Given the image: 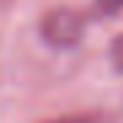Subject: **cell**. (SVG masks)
<instances>
[{"mask_svg": "<svg viewBox=\"0 0 123 123\" xmlns=\"http://www.w3.org/2000/svg\"><path fill=\"white\" fill-rule=\"evenodd\" d=\"M88 17L71 6H55L38 19V33L47 47L52 49H71L82 41Z\"/></svg>", "mask_w": 123, "mask_h": 123, "instance_id": "cell-1", "label": "cell"}, {"mask_svg": "<svg viewBox=\"0 0 123 123\" xmlns=\"http://www.w3.org/2000/svg\"><path fill=\"white\" fill-rule=\"evenodd\" d=\"M44 123H112L104 112H68V115H57V118H49Z\"/></svg>", "mask_w": 123, "mask_h": 123, "instance_id": "cell-2", "label": "cell"}, {"mask_svg": "<svg viewBox=\"0 0 123 123\" xmlns=\"http://www.w3.org/2000/svg\"><path fill=\"white\" fill-rule=\"evenodd\" d=\"M123 11V0H93V17L107 19Z\"/></svg>", "mask_w": 123, "mask_h": 123, "instance_id": "cell-3", "label": "cell"}, {"mask_svg": "<svg viewBox=\"0 0 123 123\" xmlns=\"http://www.w3.org/2000/svg\"><path fill=\"white\" fill-rule=\"evenodd\" d=\"M110 63L118 74H123V33H118L110 44Z\"/></svg>", "mask_w": 123, "mask_h": 123, "instance_id": "cell-4", "label": "cell"}]
</instances>
